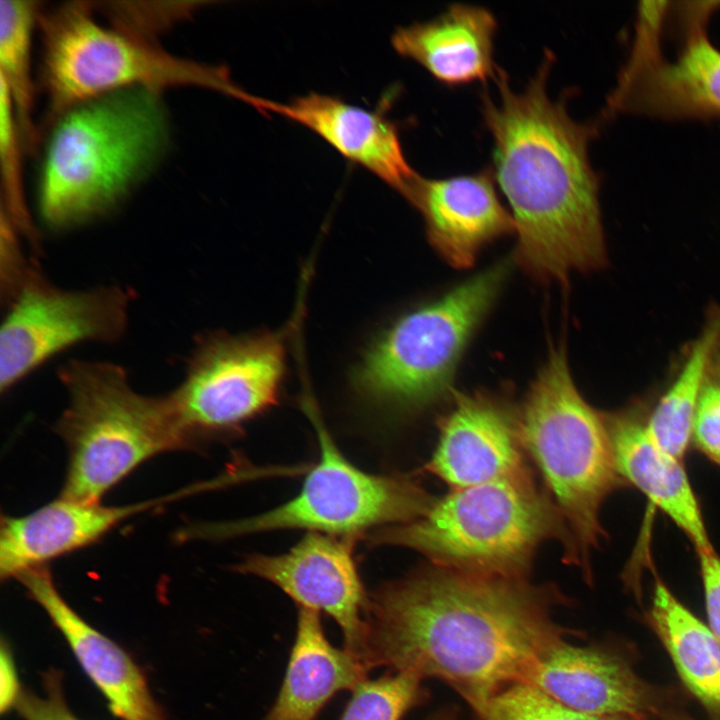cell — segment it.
Here are the masks:
<instances>
[{
    "label": "cell",
    "instance_id": "cell-3",
    "mask_svg": "<svg viewBox=\"0 0 720 720\" xmlns=\"http://www.w3.org/2000/svg\"><path fill=\"white\" fill-rule=\"evenodd\" d=\"M168 137L159 95L121 90L60 116L38 186L42 220L62 230L114 208L155 165Z\"/></svg>",
    "mask_w": 720,
    "mask_h": 720
},
{
    "label": "cell",
    "instance_id": "cell-9",
    "mask_svg": "<svg viewBox=\"0 0 720 720\" xmlns=\"http://www.w3.org/2000/svg\"><path fill=\"white\" fill-rule=\"evenodd\" d=\"M304 408L315 429L319 459L299 493L247 519L199 527L197 536L226 538L306 529L356 538L369 529L408 523L428 512L436 497L408 477L377 475L356 467L342 454L312 402Z\"/></svg>",
    "mask_w": 720,
    "mask_h": 720
},
{
    "label": "cell",
    "instance_id": "cell-30",
    "mask_svg": "<svg viewBox=\"0 0 720 720\" xmlns=\"http://www.w3.org/2000/svg\"><path fill=\"white\" fill-rule=\"evenodd\" d=\"M692 438L702 453L720 466V384L709 373L699 397Z\"/></svg>",
    "mask_w": 720,
    "mask_h": 720
},
{
    "label": "cell",
    "instance_id": "cell-23",
    "mask_svg": "<svg viewBox=\"0 0 720 720\" xmlns=\"http://www.w3.org/2000/svg\"><path fill=\"white\" fill-rule=\"evenodd\" d=\"M649 620L686 687L720 716V639L660 581Z\"/></svg>",
    "mask_w": 720,
    "mask_h": 720
},
{
    "label": "cell",
    "instance_id": "cell-28",
    "mask_svg": "<svg viewBox=\"0 0 720 720\" xmlns=\"http://www.w3.org/2000/svg\"><path fill=\"white\" fill-rule=\"evenodd\" d=\"M475 712L480 720H631L575 711L524 683L502 689Z\"/></svg>",
    "mask_w": 720,
    "mask_h": 720
},
{
    "label": "cell",
    "instance_id": "cell-27",
    "mask_svg": "<svg viewBox=\"0 0 720 720\" xmlns=\"http://www.w3.org/2000/svg\"><path fill=\"white\" fill-rule=\"evenodd\" d=\"M24 147L11 96L0 81V161L3 212L30 239L35 232L26 205L21 165Z\"/></svg>",
    "mask_w": 720,
    "mask_h": 720
},
{
    "label": "cell",
    "instance_id": "cell-2",
    "mask_svg": "<svg viewBox=\"0 0 720 720\" xmlns=\"http://www.w3.org/2000/svg\"><path fill=\"white\" fill-rule=\"evenodd\" d=\"M554 56H545L521 91L499 69V98L481 96L490 131L493 172L512 210L516 260L534 279L563 283L573 271L606 264L599 203L600 177L588 156L594 123L575 121L566 95L552 100L547 80Z\"/></svg>",
    "mask_w": 720,
    "mask_h": 720
},
{
    "label": "cell",
    "instance_id": "cell-20",
    "mask_svg": "<svg viewBox=\"0 0 720 720\" xmlns=\"http://www.w3.org/2000/svg\"><path fill=\"white\" fill-rule=\"evenodd\" d=\"M497 20L488 9L454 3L424 22L398 27L393 48L447 85L496 78L493 59Z\"/></svg>",
    "mask_w": 720,
    "mask_h": 720
},
{
    "label": "cell",
    "instance_id": "cell-13",
    "mask_svg": "<svg viewBox=\"0 0 720 720\" xmlns=\"http://www.w3.org/2000/svg\"><path fill=\"white\" fill-rule=\"evenodd\" d=\"M355 539L309 532L289 551L249 555L236 569L278 586L299 607L332 617L344 648L363 661L369 596L353 556Z\"/></svg>",
    "mask_w": 720,
    "mask_h": 720
},
{
    "label": "cell",
    "instance_id": "cell-12",
    "mask_svg": "<svg viewBox=\"0 0 720 720\" xmlns=\"http://www.w3.org/2000/svg\"><path fill=\"white\" fill-rule=\"evenodd\" d=\"M707 23L677 27L681 49L672 61L661 54V20L636 19L630 55L608 96L604 115L631 113L664 120L720 119V49Z\"/></svg>",
    "mask_w": 720,
    "mask_h": 720
},
{
    "label": "cell",
    "instance_id": "cell-36",
    "mask_svg": "<svg viewBox=\"0 0 720 720\" xmlns=\"http://www.w3.org/2000/svg\"><path fill=\"white\" fill-rule=\"evenodd\" d=\"M670 720H691V719L683 718V717H675V718H672V719H670Z\"/></svg>",
    "mask_w": 720,
    "mask_h": 720
},
{
    "label": "cell",
    "instance_id": "cell-32",
    "mask_svg": "<svg viewBox=\"0 0 720 720\" xmlns=\"http://www.w3.org/2000/svg\"><path fill=\"white\" fill-rule=\"evenodd\" d=\"M698 555L709 628L720 639V558L713 550Z\"/></svg>",
    "mask_w": 720,
    "mask_h": 720
},
{
    "label": "cell",
    "instance_id": "cell-34",
    "mask_svg": "<svg viewBox=\"0 0 720 720\" xmlns=\"http://www.w3.org/2000/svg\"><path fill=\"white\" fill-rule=\"evenodd\" d=\"M709 372H713V379L720 384V337L711 356Z\"/></svg>",
    "mask_w": 720,
    "mask_h": 720
},
{
    "label": "cell",
    "instance_id": "cell-8",
    "mask_svg": "<svg viewBox=\"0 0 720 720\" xmlns=\"http://www.w3.org/2000/svg\"><path fill=\"white\" fill-rule=\"evenodd\" d=\"M510 268L508 259L501 260L398 318L355 368L353 383L361 395L403 410L423 408L443 397Z\"/></svg>",
    "mask_w": 720,
    "mask_h": 720
},
{
    "label": "cell",
    "instance_id": "cell-29",
    "mask_svg": "<svg viewBox=\"0 0 720 720\" xmlns=\"http://www.w3.org/2000/svg\"><path fill=\"white\" fill-rule=\"evenodd\" d=\"M141 7L139 3H109L104 10L111 16L114 27L132 35L151 40L157 31L169 27L177 20L189 15L194 9L193 2L175 3L173 6Z\"/></svg>",
    "mask_w": 720,
    "mask_h": 720
},
{
    "label": "cell",
    "instance_id": "cell-5",
    "mask_svg": "<svg viewBox=\"0 0 720 720\" xmlns=\"http://www.w3.org/2000/svg\"><path fill=\"white\" fill-rule=\"evenodd\" d=\"M520 441L571 533L576 566L590 578V554L605 537L606 498L624 485L605 415L578 391L564 347H553L518 409Z\"/></svg>",
    "mask_w": 720,
    "mask_h": 720
},
{
    "label": "cell",
    "instance_id": "cell-1",
    "mask_svg": "<svg viewBox=\"0 0 720 720\" xmlns=\"http://www.w3.org/2000/svg\"><path fill=\"white\" fill-rule=\"evenodd\" d=\"M567 601L553 583L430 564L369 597L363 660L441 680L476 711L566 640L553 613Z\"/></svg>",
    "mask_w": 720,
    "mask_h": 720
},
{
    "label": "cell",
    "instance_id": "cell-24",
    "mask_svg": "<svg viewBox=\"0 0 720 720\" xmlns=\"http://www.w3.org/2000/svg\"><path fill=\"white\" fill-rule=\"evenodd\" d=\"M720 337V308L713 311L692 345L678 375L659 399L646 421L651 437L680 459L692 438L694 418L707 379L713 350Z\"/></svg>",
    "mask_w": 720,
    "mask_h": 720
},
{
    "label": "cell",
    "instance_id": "cell-33",
    "mask_svg": "<svg viewBox=\"0 0 720 720\" xmlns=\"http://www.w3.org/2000/svg\"><path fill=\"white\" fill-rule=\"evenodd\" d=\"M22 690L13 655L8 643L2 639L0 647V710L5 713L15 707Z\"/></svg>",
    "mask_w": 720,
    "mask_h": 720
},
{
    "label": "cell",
    "instance_id": "cell-35",
    "mask_svg": "<svg viewBox=\"0 0 720 720\" xmlns=\"http://www.w3.org/2000/svg\"><path fill=\"white\" fill-rule=\"evenodd\" d=\"M425 720H458L457 711L452 707H444L433 712Z\"/></svg>",
    "mask_w": 720,
    "mask_h": 720
},
{
    "label": "cell",
    "instance_id": "cell-18",
    "mask_svg": "<svg viewBox=\"0 0 720 720\" xmlns=\"http://www.w3.org/2000/svg\"><path fill=\"white\" fill-rule=\"evenodd\" d=\"M522 683L591 715L639 718L652 707L649 690L620 658L566 640L543 655Z\"/></svg>",
    "mask_w": 720,
    "mask_h": 720
},
{
    "label": "cell",
    "instance_id": "cell-25",
    "mask_svg": "<svg viewBox=\"0 0 720 720\" xmlns=\"http://www.w3.org/2000/svg\"><path fill=\"white\" fill-rule=\"evenodd\" d=\"M34 1H0V81L16 113L24 146L33 148L34 86L31 72L32 31L39 12Z\"/></svg>",
    "mask_w": 720,
    "mask_h": 720
},
{
    "label": "cell",
    "instance_id": "cell-22",
    "mask_svg": "<svg viewBox=\"0 0 720 720\" xmlns=\"http://www.w3.org/2000/svg\"><path fill=\"white\" fill-rule=\"evenodd\" d=\"M369 671L360 657L329 642L320 612L300 607L286 674L263 720H316L335 694L353 690Z\"/></svg>",
    "mask_w": 720,
    "mask_h": 720
},
{
    "label": "cell",
    "instance_id": "cell-7",
    "mask_svg": "<svg viewBox=\"0 0 720 720\" xmlns=\"http://www.w3.org/2000/svg\"><path fill=\"white\" fill-rule=\"evenodd\" d=\"M92 3H65L39 13L42 83L49 119L109 93L143 89L155 94L196 86L237 98L242 91L222 66L175 56L153 41L95 21Z\"/></svg>",
    "mask_w": 720,
    "mask_h": 720
},
{
    "label": "cell",
    "instance_id": "cell-16",
    "mask_svg": "<svg viewBox=\"0 0 720 720\" xmlns=\"http://www.w3.org/2000/svg\"><path fill=\"white\" fill-rule=\"evenodd\" d=\"M239 100L307 127L399 193L417 173L404 155L397 125L382 112L315 92L282 103L243 91Z\"/></svg>",
    "mask_w": 720,
    "mask_h": 720
},
{
    "label": "cell",
    "instance_id": "cell-15",
    "mask_svg": "<svg viewBox=\"0 0 720 720\" xmlns=\"http://www.w3.org/2000/svg\"><path fill=\"white\" fill-rule=\"evenodd\" d=\"M495 182L492 167L440 179L416 173L400 194L421 214L433 248L450 265L468 268L488 243L516 231Z\"/></svg>",
    "mask_w": 720,
    "mask_h": 720
},
{
    "label": "cell",
    "instance_id": "cell-19",
    "mask_svg": "<svg viewBox=\"0 0 720 720\" xmlns=\"http://www.w3.org/2000/svg\"><path fill=\"white\" fill-rule=\"evenodd\" d=\"M162 502L107 506L60 495L23 516H3L0 576L19 578L48 561L95 543L123 520Z\"/></svg>",
    "mask_w": 720,
    "mask_h": 720
},
{
    "label": "cell",
    "instance_id": "cell-31",
    "mask_svg": "<svg viewBox=\"0 0 720 720\" xmlns=\"http://www.w3.org/2000/svg\"><path fill=\"white\" fill-rule=\"evenodd\" d=\"M44 694L22 691L15 708L23 720H79L69 709L62 674L49 670L43 676Z\"/></svg>",
    "mask_w": 720,
    "mask_h": 720
},
{
    "label": "cell",
    "instance_id": "cell-17",
    "mask_svg": "<svg viewBox=\"0 0 720 720\" xmlns=\"http://www.w3.org/2000/svg\"><path fill=\"white\" fill-rule=\"evenodd\" d=\"M18 579L64 636L116 717L167 720L140 667L123 648L93 628L66 602L47 568L30 570Z\"/></svg>",
    "mask_w": 720,
    "mask_h": 720
},
{
    "label": "cell",
    "instance_id": "cell-14",
    "mask_svg": "<svg viewBox=\"0 0 720 720\" xmlns=\"http://www.w3.org/2000/svg\"><path fill=\"white\" fill-rule=\"evenodd\" d=\"M438 441L423 469L451 490L488 483L529 468L518 409L484 392L456 393L437 423Z\"/></svg>",
    "mask_w": 720,
    "mask_h": 720
},
{
    "label": "cell",
    "instance_id": "cell-6",
    "mask_svg": "<svg viewBox=\"0 0 720 720\" xmlns=\"http://www.w3.org/2000/svg\"><path fill=\"white\" fill-rule=\"evenodd\" d=\"M58 377L68 399L56 424L68 450L62 496L100 502L148 459L191 448L169 393L137 392L121 366L70 360Z\"/></svg>",
    "mask_w": 720,
    "mask_h": 720
},
{
    "label": "cell",
    "instance_id": "cell-21",
    "mask_svg": "<svg viewBox=\"0 0 720 720\" xmlns=\"http://www.w3.org/2000/svg\"><path fill=\"white\" fill-rule=\"evenodd\" d=\"M618 473L638 488L691 540L713 550L697 497L680 459L665 451L631 413L605 415Z\"/></svg>",
    "mask_w": 720,
    "mask_h": 720
},
{
    "label": "cell",
    "instance_id": "cell-4",
    "mask_svg": "<svg viewBox=\"0 0 720 720\" xmlns=\"http://www.w3.org/2000/svg\"><path fill=\"white\" fill-rule=\"evenodd\" d=\"M556 540L576 565L568 526L549 493L525 471L436 498L422 517L373 531L375 545L404 547L430 564L461 572L527 579L540 545Z\"/></svg>",
    "mask_w": 720,
    "mask_h": 720
},
{
    "label": "cell",
    "instance_id": "cell-10",
    "mask_svg": "<svg viewBox=\"0 0 720 720\" xmlns=\"http://www.w3.org/2000/svg\"><path fill=\"white\" fill-rule=\"evenodd\" d=\"M285 371L281 332L201 336L182 382L169 393L191 447L233 432L275 405Z\"/></svg>",
    "mask_w": 720,
    "mask_h": 720
},
{
    "label": "cell",
    "instance_id": "cell-11",
    "mask_svg": "<svg viewBox=\"0 0 720 720\" xmlns=\"http://www.w3.org/2000/svg\"><path fill=\"white\" fill-rule=\"evenodd\" d=\"M131 296L115 285L62 289L30 266L7 298L0 332L1 392L75 344L120 339L128 327Z\"/></svg>",
    "mask_w": 720,
    "mask_h": 720
},
{
    "label": "cell",
    "instance_id": "cell-26",
    "mask_svg": "<svg viewBox=\"0 0 720 720\" xmlns=\"http://www.w3.org/2000/svg\"><path fill=\"white\" fill-rule=\"evenodd\" d=\"M422 682L413 673L394 671L365 679L352 690L340 720H402L427 697Z\"/></svg>",
    "mask_w": 720,
    "mask_h": 720
}]
</instances>
